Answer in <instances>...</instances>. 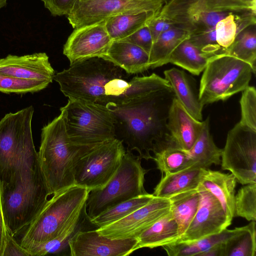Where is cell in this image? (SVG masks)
Returning a JSON list of instances; mask_svg holds the SVG:
<instances>
[{
  "mask_svg": "<svg viewBox=\"0 0 256 256\" xmlns=\"http://www.w3.org/2000/svg\"><path fill=\"white\" fill-rule=\"evenodd\" d=\"M174 94L172 89L150 92L107 107L114 120L116 138L135 150L142 158L152 159L154 144L168 134L166 122Z\"/></svg>",
  "mask_w": 256,
  "mask_h": 256,
  "instance_id": "1",
  "label": "cell"
},
{
  "mask_svg": "<svg viewBox=\"0 0 256 256\" xmlns=\"http://www.w3.org/2000/svg\"><path fill=\"white\" fill-rule=\"evenodd\" d=\"M130 74L109 60L94 57L70 64L55 74L54 80L68 99L104 106H116L128 100L131 92Z\"/></svg>",
  "mask_w": 256,
  "mask_h": 256,
  "instance_id": "2",
  "label": "cell"
},
{
  "mask_svg": "<svg viewBox=\"0 0 256 256\" xmlns=\"http://www.w3.org/2000/svg\"><path fill=\"white\" fill-rule=\"evenodd\" d=\"M1 185L4 218L8 232L14 237L35 218L50 196L38 152L24 156L9 179Z\"/></svg>",
  "mask_w": 256,
  "mask_h": 256,
  "instance_id": "3",
  "label": "cell"
},
{
  "mask_svg": "<svg viewBox=\"0 0 256 256\" xmlns=\"http://www.w3.org/2000/svg\"><path fill=\"white\" fill-rule=\"evenodd\" d=\"M88 148L71 142L61 114L42 128L38 154L50 195L75 185V164L81 154Z\"/></svg>",
  "mask_w": 256,
  "mask_h": 256,
  "instance_id": "4",
  "label": "cell"
},
{
  "mask_svg": "<svg viewBox=\"0 0 256 256\" xmlns=\"http://www.w3.org/2000/svg\"><path fill=\"white\" fill-rule=\"evenodd\" d=\"M90 191L74 185L53 194L26 228L20 244L25 248L58 237L80 222Z\"/></svg>",
  "mask_w": 256,
  "mask_h": 256,
  "instance_id": "5",
  "label": "cell"
},
{
  "mask_svg": "<svg viewBox=\"0 0 256 256\" xmlns=\"http://www.w3.org/2000/svg\"><path fill=\"white\" fill-rule=\"evenodd\" d=\"M60 110L68 137L74 144L90 148L116 138L114 120L107 106L68 99Z\"/></svg>",
  "mask_w": 256,
  "mask_h": 256,
  "instance_id": "6",
  "label": "cell"
},
{
  "mask_svg": "<svg viewBox=\"0 0 256 256\" xmlns=\"http://www.w3.org/2000/svg\"><path fill=\"white\" fill-rule=\"evenodd\" d=\"M142 159L139 156L126 152L108 182L102 188L90 192L86 202L89 220L122 202L148 194L144 182L148 170L142 167Z\"/></svg>",
  "mask_w": 256,
  "mask_h": 256,
  "instance_id": "7",
  "label": "cell"
},
{
  "mask_svg": "<svg viewBox=\"0 0 256 256\" xmlns=\"http://www.w3.org/2000/svg\"><path fill=\"white\" fill-rule=\"evenodd\" d=\"M252 66L232 56L221 54L212 56L200 81L198 98L202 104L224 101L248 86Z\"/></svg>",
  "mask_w": 256,
  "mask_h": 256,
  "instance_id": "8",
  "label": "cell"
},
{
  "mask_svg": "<svg viewBox=\"0 0 256 256\" xmlns=\"http://www.w3.org/2000/svg\"><path fill=\"white\" fill-rule=\"evenodd\" d=\"M34 112L30 106L15 113H9L0 120V181L6 182L20 160L36 150L32 120Z\"/></svg>",
  "mask_w": 256,
  "mask_h": 256,
  "instance_id": "9",
  "label": "cell"
},
{
  "mask_svg": "<svg viewBox=\"0 0 256 256\" xmlns=\"http://www.w3.org/2000/svg\"><path fill=\"white\" fill-rule=\"evenodd\" d=\"M126 152L123 142L116 138L86 150L75 164V185L90 192L102 188L118 169Z\"/></svg>",
  "mask_w": 256,
  "mask_h": 256,
  "instance_id": "10",
  "label": "cell"
},
{
  "mask_svg": "<svg viewBox=\"0 0 256 256\" xmlns=\"http://www.w3.org/2000/svg\"><path fill=\"white\" fill-rule=\"evenodd\" d=\"M221 168L242 185L256 182V130L237 123L228 133Z\"/></svg>",
  "mask_w": 256,
  "mask_h": 256,
  "instance_id": "11",
  "label": "cell"
},
{
  "mask_svg": "<svg viewBox=\"0 0 256 256\" xmlns=\"http://www.w3.org/2000/svg\"><path fill=\"white\" fill-rule=\"evenodd\" d=\"M164 5L158 0H78L67 16L70 24L76 28L100 22L117 15L142 12L160 14Z\"/></svg>",
  "mask_w": 256,
  "mask_h": 256,
  "instance_id": "12",
  "label": "cell"
},
{
  "mask_svg": "<svg viewBox=\"0 0 256 256\" xmlns=\"http://www.w3.org/2000/svg\"><path fill=\"white\" fill-rule=\"evenodd\" d=\"M204 11L256 14V0H172L164 5L158 16L182 28L192 17Z\"/></svg>",
  "mask_w": 256,
  "mask_h": 256,
  "instance_id": "13",
  "label": "cell"
},
{
  "mask_svg": "<svg viewBox=\"0 0 256 256\" xmlns=\"http://www.w3.org/2000/svg\"><path fill=\"white\" fill-rule=\"evenodd\" d=\"M170 210L169 198L154 196L126 216L96 230L100 235L111 239L136 238Z\"/></svg>",
  "mask_w": 256,
  "mask_h": 256,
  "instance_id": "14",
  "label": "cell"
},
{
  "mask_svg": "<svg viewBox=\"0 0 256 256\" xmlns=\"http://www.w3.org/2000/svg\"><path fill=\"white\" fill-rule=\"evenodd\" d=\"M200 199L196 214L184 232L176 242H192L219 233L232 222L222 207L210 192L198 185Z\"/></svg>",
  "mask_w": 256,
  "mask_h": 256,
  "instance_id": "15",
  "label": "cell"
},
{
  "mask_svg": "<svg viewBox=\"0 0 256 256\" xmlns=\"http://www.w3.org/2000/svg\"><path fill=\"white\" fill-rule=\"evenodd\" d=\"M112 40L104 21L74 28L65 43L63 54L70 62L94 57L104 58Z\"/></svg>",
  "mask_w": 256,
  "mask_h": 256,
  "instance_id": "16",
  "label": "cell"
},
{
  "mask_svg": "<svg viewBox=\"0 0 256 256\" xmlns=\"http://www.w3.org/2000/svg\"><path fill=\"white\" fill-rule=\"evenodd\" d=\"M136 238L111 239L100 235L96 230H78L68 242L72 256H126L136 250Z\"/></svg>",
  "mask_w": 256,
  "mask_h": 256,
  "instance_id": "17",
  "label": "cell"
},
{
  "mask_svg": "<svg viewBox=\"0 0 256 256\" xmlns=\"http://www.w3.org/2000/svg\"><path fill=\"white\" fill-rule=\"evenodd\" d=\"M0 74L50 84L55 72L45 52L22 56L8 54L0 59Z\"/></svg>",
  "mask_w": 256,
  "mask_h": 256,
  "instance_id": "18",
  "label": "cell"
},
{
  "mask_svg": "<svg viewBox=\"0 0 256 256\" xmlns=\"http://www.w3.org/2000/svg\"><path fill=\"white\" fill-rule=\"evenodd\" d=\"M204 122L194 118L176 98L170 106L166 122L170 137L183 150L193 146L203 126Z\"/></svg>",
  "mask_w": 256,
  "mask_h": 256,
  "instance_id": "19",
  "label": "cell"
},
{
  "mask_svg": "<svg viewBox=\"0 0 256 256\" xmlns=\"http://www.w3.org/2000/svg\"><path fill=\"white\" fill-rule=\"evenodd\" d=\"M102 58L110 60L129 74L141 73L150 68L149 54L126 41H112Z\"/></svg>",
  "mask_w": 256,
  "mask_h": 256,
  "instance_id": "20",
  "label": "cell"
},
{
  "mask_svg": "<svg viewBox=\"0 0 256 256\" xmlns=\"http://www.w3.org/2000/svg\"><path fill=\"white\" fill-rule=\"evenodd\" d=\"M235 176L231 174L206 169L200 185L214 195L230 221L234 216Z\"/></svg>",
  "mask_w": 256,
  "mask_h": 256,
  "instance_id": "21",
  "label": "cell"
},
{
  "mask_svg": "<svg viewBox=\"0 0 256 256\" xmlns=\"http://www.w3.org/2000/svg\"><path fill=\"white\" fill-rule=\"evenodd\" d=\"M152 160L162 174L178 172L194 166L187 152L182 149L168 133L154 144Z\"/></svg>",
  "mask_w": 256,
  "mask_h": 256,
  "instance_id": "22",
  "label": "cell"
},
{
  "mask_svg": "<svg viewBox=\"0 0 256 256\" xmlns=\"http://www.w3.org/2000/svg\"><path fill=\"white\" fill-rule=\"evenodd\" d=\"M164 74L176 98L194 118L202 121L204 106L189 76L184 71L175 68L166 70Z\"/></svg>",
  "mask_w": 256,
  "mask_h": 256,
  "instance_id": "23",
  "label": "cell"
},
{
  "mask_svg": "<svg viewBox=\"0 0 256 256\" xmlns=\"http://www.w3.org/2000/svg\"><path fill=\"white\" fill-rule=\"evenodd\" d=\"M206 169L194 166L165 174L154 188L156 197L169 198L177 194L197 188Z\"/></svg>",
  "mask_w": 256,
  "mask_h": 256,
  "instance_id": "24",
  "label": "cell"
},
{
  "mask_svg": "<svg viewBox=\"0 0 256 256\" xmlns=\"http://www.w3.org/2000/svg\"><path fill=\"white\" fill-rule=\"evenodd\" d=\"M180 238L178 223L170 210L136 238L138 249L162 246L176 242Z\"/></svg>",
  "mask_w": 256,
  "mask_h": 256,
  "instance_id": "25",
  "label": "cell"
},
{
  "mask_svg": "<svg viewBox=\"0 0 256 256\" xmlns=\"http://www.w3.org/2000/svg\"><path fill=\"white\" fill-rule=\"evenodd\" d=\"M203 122V126L198 138L187 152L194 166L208 169L212 164H220L222 149L218 148L214 142L210 132L209 118Z\"/></svg>",
  "mask_w": 256,
  "mask_h": 256,
  "instance_id": "26",
  "label": "cell"
},
{
  "mask_svg": "<svg viewBox=\"0 0 256 256\" xmlns=\"http://www.w3.org/2000/svg\"><path fill=\"white\" fill-rule=\"evenodd\" d=\"M158 14L154 12H142L117 15L106 20L104 25L112 40H119L147 24Z\"/></svg>",
  "mask_w": 256,
  "mask_h": 256,
  "instance_id": "27",
  "label": "cell"
},
{
  "mask_svg": "<svg viewBox=\"0 0 256 256\" xmlns=\"http://www.w3.org/2000/svg\"><path fill=\"white\" fill-rule=\"evenodd\" d=\"M256 16L250 12L230 13L217 23L215 26L216 40L223 51L232 44L240 32L256 25Z\"/></svg>",
  "mask_w": 256,
  "mask_h": 256,
  "instance_id": "28",
  "label": "cell"
},
{
  "mask_svg": "<svg viewBox=\"0 0 256 256\" xmlns=\"http://www.w3.org/2000/svg\"><path fill=\"white\" fill-rule=\"evenodd\" d=\"M190 36L186 30L176 26L160 34L154 42L149 54L150 68L168 63L172 52Z\"/></svg>",
  "mask_w": 256,
  "mask_h": 256,
  "instance_id": "29",
  "label": "cell"
},
{
  "mask_svg": "<svg viewBox=\"0 0 256 256\" xmlns=\"http://www.w3.org/2000/svg\"><path fill=\"white\" fill-rule=\"evenodd\" d=\"M169 199L170 212L178 223L180 237L196 214L200 202V194L197 188L177 194Z\"/></svg>",
  "mask_w": 256,
  "mask_h": 256,
  "instance_id": "30",
  "label": "cell"
},
{
  "mask_svg": "<svg viewBox=\"0 0 256 256\" xmlns=\"http://www.w3.org/2000/svg\"><path fill=\"white\" fill-rule=\"evenodd\" d=\"M238 228H227L221 232L192 242H174L162 246L169 256H194L198 255L212 246L225 242L234 235Z\"/></svg>",
  "mask_w": 256,
  "mask_h": 256,
  "instance_id": "31",
  "label": "cell"
},
{
  "mask_svg": "<svg viewBox=\"0 0 256 256\" xmlns=\"http://www.w3.org/2000/svg\"><path fill=\"white\" fill-rule=\"evenodd\" d=\"M210 58L188 38L182 42L172 52L168 63L198 76L204 71Z\"/></svg>",
  "mask_w": 256,
  "mask_h": 256,
  "instance_id": "32",
  "label": "cell"
},
{
  "mask_svg": "<svg viewBox=\"0 0 256 256\" xmlns=\"http://www.w3.org/2000/svg\"><path fill=\"white\" fill-rule=\"evenodd\" d=\"M256 221L238 228V231L223 242V256H256Z\"/></svg>",
  "mask_w": 256,
  "mask_h": 256,
  "instance_id": "33",
  "label": "cell"
},
{
  "mask_svg": "<svg viewBox=\"0 0 256 256\" xmlns=\"http://www.w3.org/2000/svg\"><path fill=\"white\" fill-rule=\"evenodd\" d=\"M222 54L230 55L248 63L256 72V30L252 25L240 32L232 44Z\"/></svg>",
  "mask_w": 256,
  "mask_h": 256,
  "instance_id": "34",
  "label": "cell"
},
{
  "mask_svg": "<svg viewBox=\"0 0 256 256\" xmlns=\"http://www.w3.org/2000/svg\"><path fill=\"white\" fill-rule=\"evenodd\" d=\"M154 196L148 194L133 198L106 210L97 216L90 219L98 228L106 226L118 221L150 202Z\"/></svg>",
  "mask_w": 256,
  "mask_h": 256,
  "instance_id": "35",
  "label": "cell"
},
{
  "mask_svg": "<svg viewBox=\"0 0 256 256\" xmlns=\"http://www.w3.org/2000/svg\"><path fill=\"white\" fill-rule=\"evenodd\" d=\"M234 216L256 220V182L244 184L234 197Z\"/></svg>",
  "mask_w": 256,
  "mask_h": 256,
  "instance_id": "36",
  "label": "cell"
},
{
  "mask_svg": "<svg viewBox=\"0 0 256 256\" xmlns=\"http://www.w3.org/2000/svg\"><path fill=\"white\" fill-rule=\"evenodd\" d=\"M80 222L75 224L58 237L26 249L32 256H42L48 254H60L66 248H69V241L78 230Z\"/></svg>",
  "mask_w": 256,
  "mask_h": 256,
  "instance_id": "37",
  "label": "cell"
},
{
  "mask_svg": "<svg viewBox=\"0 0 256 256\" xmlns=\"http://www.w3.org/2000/svg\"><path fill=\"white\" fill-rule=\"evenodd\" d=\"M48 83L33 80L18 78L0 74V92L10 94H25L41 90Z\"/></svg>",
  "mask_w": 256,
  "mask_h": 256,
  "instance_id": "38",
  "label": "cell"
},
{
  "mask_svg": "<svg viewBox=\"0 0 256 256\" xmlns=\"http://www.w3.org/2000/svg\"><path fill=\"white\" fill-rule=\"evenodd\" d=\"M242 124L256 130V90L248 86L242 91L240 101Z\"/></svg>",
  "mask_w": 256,
  "mask_h": 256,
  "instance_id": "39",
  "label": "cell"
},
{
  "mask_svg": "<svg viewBox=\"0 0 256 256\" xmlns=\"http://www.w3.org/2000/svg\"><path fill=\"white\" fill-rule=\"evenodd\" d=\"M215 26L190 35L189 40L210 58L222 53V48L216 40Z\"/></svg>",
  "mask_w": 256,
  "mask_h": 256,
  "instance_id": "40",
  "label": "cell"
},
{
  "mask_svg": "<svg viewBox=\"0 0 256 256\" xmlns=\"http://www.w3.org/2000/svg\"><path fill=\"white\" fill-rule=\"evenodd\" d=\"M133 44L150 54L153 44V39L150 31L147 24L126 37L119 40Z\"/></svg>",
  "mask_w": 256,
  "mask_h": 256,
  "instance_id": "41",
  "label": "cell"
},
{
  "mask_svg": "<svg viewBox=\"0 0 256 256\" xmlns=\"http://www.w3.org/2000/svg\"><path fill=\"white\" fill-rule=\"evenodd\" d=\"M53 16H68L78 0H41Z\"/></svg>",
  "mask_w": 256,
  "mask_h": 256,
  "instance_id": "42",
  "label": "cell"
},
{
  "mask_svg": "<svg viewBox=\"0 0 256 256\" xmlns=\"http://www.w3.org/2000/svg\"><path fill=\"white\" fill-rule=\"evenodd\" d=\"M2 256H32L29 252L18 244L8 232L6 234V242Z\"/></svg>",
  "mask_w": 256,
  "mask_h": 256,
  "instance_id": "43",
  "label": "cell"
},
{
  "mask_svg": "<svg viewBox=\"0 0 256 256\" xmlns=\"http://www.w3.org/2000/svg\"><path fill=\"white\" fill-rule=\"evenodd\" d=\"M147 25L152 34L154 42L160 34L174 26L169 20L158 16L150 20Z\"/></svg>",
  "mask_w": 256,
  "mask_h": 256,
  "instance_id": "44",
  "label": "cell"
},
{
  "mask_svg": "<svg viewBox=\"0 0 256 256\" xmlns=\"http://www.w3.org/2000/svg\"><path fill=\"white\" fill-rule=\"evenodd\" d=\"M2 185L0 181V256H2L6 242V234L8 231L3 214L2 202Z\"/></svg>",
  "mask_w": 256,
  "mask_h": 256,
  "instance_id": "45",
  "label": "cell"
},
{
  "mask_svg": "<svg viewBox=\"0 0 256 256\" xmlns=\"http://www.w3.org/2000/svg\"><path fill=\"white\" fill-rule=\"evenodd\" d=\"M198 256H223V242L212 246Z\"/></svg>",
  "mask_w": 256,
  "mask_h": 256,
  "instance_id": "46",
  "label": "cell"
},
{
  "mask_svg": "<svg viewBox=\"0 0 256 256\" xmlns=\"http://www.w3.org/2000/svg\"><path fill=\"white\" fill-rule=\"evenodd\" d=\"M8 0H0V9L5 6Z\"/></svg>",
  "mask_w": 256,
  "mask_h": 256,
  "instance_id": "47",
  "label": "cell"
},
{
  "mask_svg": "<svg viewBox=\"0 0 256 256\" xmlns=\"http://www.w3.org/2000/svg\"><path fill=\"white\" fill-rule=\"evenodd\" d=\"M159 1L162 2L164 4L170 2L172 0H158Z\"/></svg>",
  "mask_w": 256,
  "mask_h": 256,
  "instance_id": "48",
  "label": "cell"
},
{
  "mask_svg": "<svg viewBox=\"0 0 256 256\" xmlns=\"http://www.w3.org/2000/svg\"><path fill=\"white\" fill-rule=\"evenodd\" d=\"M79 1H84V0H78Z\"/></svg>",
  "mask_w": 256,
  "mask_h": 256,
  "instance_id": "49",
  "label": "cell"
}]
</instances>
